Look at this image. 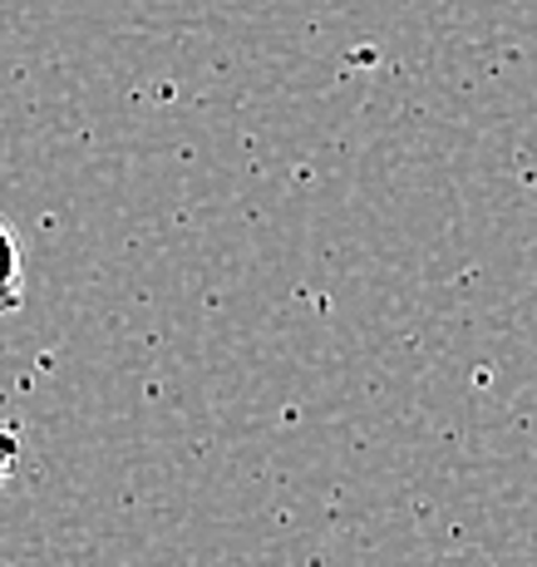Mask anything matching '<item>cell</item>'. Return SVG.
<instances>
[{"mask_svg":"<svg viewBox=\"0 0 537 567\" xmlns=\"http://www.w3.org/2000/svg\"><path fill=\"white\" fill-rule=\"evenodd\" d=\"M25 307V252L20 237L10 233V223L0 217V316Z\"/></svg>","mask_w":537,"mask_h":567,"instance_id":"1","label":"cell"}]
</instances>
